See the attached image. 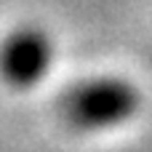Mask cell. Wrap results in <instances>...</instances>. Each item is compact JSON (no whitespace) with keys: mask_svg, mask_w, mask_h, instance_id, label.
I'll return each mask as SVG.
<instances>
[{"mask_svg":"<svg viewBox=\"0 0 152 152\" xmlns=\"http://www.w3.org/2000/svg\"><path fill=\"white\" fill-rule=\"evenodd\" d=\"M136 107L134 91L120 80H91L77 86L67 102L64 112L77 128H107L126 120Z\"/></svg>","mask_w":152,"mask_h":152,"instance_id":"cell-1","label":"cell"},{"mask_svg":"<svg viewBox=\"0 0 152 152\" xmlns=\"http://www.w3.org/2000/svg\"><path fill=\"white\" fill-rule=\"evenodd\" d=\"M48 59H51L48 43L35 32H21L5 43L0 53V69L11 83L29 86L48 69Z\"/></svg>","mask_w":152,"mask_h":152,"instance_id":"cell-2","label":"cell"}]
</instances>
